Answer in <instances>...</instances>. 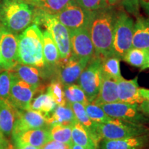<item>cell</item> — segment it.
I'll return each mask as SVG.
<instances>
[{
    "mask_svg": "<svg viewBox=\"0 0 149 149\" xmlns=\"http://www.w3.org/2000/svg\"><path fill=\"white\" fill-rule=\"evenodd\" d=\"M118 12L116 6H107L91 15L88 29L95 55L102 59L113 56V36Z\"/></svg>",
    "mask_w": 149,
    "mask_h": 149,
    "instance_id": "6da1fadb",
    "label": "cell"
},
{
    "mask_svg": "<svg viewBox=\"0 0 149 149\" xmlns=\"http://www.w3.org/2000/svg\"><path fill=\"white\" fill-rule=\"evenodd\" d=\"M18 62L42 68L46 66L43 53V34L36 24H31L18 36Z\"/></svg>",
    "mask_w": 149,
    "mask_h": 149,
    "instance_id": "7a4b0ae2",
    "label": "cell"
},
{
    "mask_svg": "<svg viewBox=\"0 0 149 149\" xmlns=\"http://www.w3.org/2000/svg\"><path fill=\"white\" fill-rule=\"evenodd\" d=\"M34 13L31 6L22 0L0 1V25L18 34L33 23Z\"/></svg>",
    "mask_w": 149,
    "mask_h": 149,
    "instance_id": "3957f363",
    "label": "cell"
},
{
    "mask_svg": "<svg viewBox=\"0 0 149 149\" xmlns=\"http://www.w3.org/2000/svg\"><path fill=\"white\" fill-rule=\"evenodd\" d=\"M35 24H42L49 31L58 48L60 59L68 58L71 55L70 31L60 23L53 15L46 14L34 10Z\"/></svg>",
    "mask_w": 149,
    "mask_h": 149,
    "instance_id": "277c9868",
    "label": "cell"
},
{
    "mask_svg": "<svg viewBox=\"0 0 149 149\" xmlns=\"http://www.w3.org/2000/svg\"><path fill=\"white\" fill-rule=\"evenodd\" d=\"M97 133L101 139H121L149 135V128L143 124L113 119L106 124H96Z\"/></svg>",
    "mask_w": 149,
    "mask_h": 149,
    "instance_id": "5b68a950",
    "label": "cell"
},
{
    "mask_svg": "<svg viewBox=\"0 0 149 149\" xmlns=\"http://www.w3.org/2000/svg\"><path fill=\"white\" fill-rule=\"evenodd\" d=\"M134 23L126 11L119 9L115 26L113 43V55L122 60L124 55L133 48Z\"/></svg>",
    "mask_w": 149,
    "mask_h": 149,
    "instance_id": "8992f818",
    "label": "cell"
},
{
    "mask_svg": "<svg viewBox=\"0 0 149 149\" xmlns=\"http://www.w3.org/2000/svg\"><path fill=\"white\" fill-rule=\"evenodd\" d=\"M102 59L95 55L88 61L78 79V85L86 94L89 103L97 95L102 80Z\"/></svg>",
    "mask_w": 149,
    "mask_h": 149,
    "instance_id": "52a82bcc",
    "label": "cell"
},
{
    "mask_svg": "<svg viewBox=\"0 0 149 149\" xmlns=\"http://www.w3.org/2000/svg\"><path fill=\"white\" fill-rule=\"evenodd\" d=\"M92 13L72 0L60 12L53 15L69 31H72L88 28Z\"/></svg>",
    "mask_w": 149,
    "mask_h": 149,
    "instance_id": "ba28073f",
    "label": "cell"
},
{
    "mask_svg": "<svg viewBox=\"0 0 149 149\" xmlns=\"http://www.w3.org/2000/svg\"><path fill=\"white\" fill-rule=\"evenodd\" d=\"M91 59L81 58L73 55L65 59H59L55 67L57 79L64 86L75 84Z\"/></svg>",
    "mask_w": 149,
    "mask_h": 149,
    "instance_id": "9c48e42d",
    "label": "cell"
},
{
    "mask_svg": "<svg viewBox=\"0 0 149 149\" xmlns=\"http://www.w3.org/2000/svg\"><path fill=\"white\" fill-rule=\"evenodd\" d=\"M10 89L9 104L15 109L30 110L31 104L37 91L18 78L10 70Z\"/></svg>",
    "mask_w": 149,
    "mask_h": 149,
    "instance_id": "30bf717a",
    "label": "cell"
},
{
    "mask_svg": "<svg viewBox=\"0 0 149 149\" xmlns=\"http://www.w3.org/2000/svg\"><path fill=\"white\" fill-rule=\"evenodd\" d=\"M18 36L0 25V54L3 70H10L19 64Z\"/></svg>",
    "mask_w": 149,
    "mask_h": 149,
    "instance_id": "8fae6325",
    "label": "cell"
},
{
    "mask_svg": "<svg viewBox=\"0 0 149 149\" xmlns=\"http://www.w3.org/2000/svg\"><path fill=\"white\" fill-rule=\"evenodd\" d=\"M100 107L112 118L143 124L148 121L139 111L138 104L115 102L102 104Z\"/></svg>",
    "mask_w": 149,
    "mask_h": 149,
    "instance_id": "7c38bea8",
    "label": "cell"
},
{
    "mask_svg": "<svg viewBox=\"0 0 149 149\" xmlns=\"http://www.w3.org/2000/svg\"><path fill=\"white\" fill-rule=\"evenodd\" d=\"M50 128L47 119L42 113L33 110H19L15 109V122L12 135L26 130Z\"/></svg>",
    "mask_w": 149,
    "mask_h": 149,
    "instance_id": "4fadbf2b",
    "label": "cell"
},
{
    "mask_svg": "<svg viewBox=\"0 0 149 149\" xmlns=\"http://www.w3.org/2000/svg\"><path fill=\"white\" fill-rule=\"evenodd\" d=\"M71 54L81 58L91 59L95 56V48L88 28L70 31Z\"/></svg>",
    "mask_w": 149,
    "mask_h": 149,
    "instance_id": "5bb4252c",
    "label": "cell"
},
{
    "mask_svg": "<svg viewBox=\"0 0 149 149\" xmlns=\"http://www.w3.org/2000/svg\"><path fill=\"white\" fill-rule=\"evenodd\" d=\"M138 77L126 79L122 77L117 81V92L119 102L130 104H140L144 99L139 93Z\"/></svg>",
    "mask_w": 149,
    "mask_h": 149,
    "instance_id": "9a60e30c",
    "label": "cell"
},
{
    "mask_svg": "<svg viewBox=\"0 0 149 149\" xmlns=\"http://www.w3.org/2000/svg\"><path fill=\"white\" fill-rule=\"evenodd\" d=\"M10 71L24 82L31 86L37 93H43L45 90V86L42 85V74L40 68L17 64Z\"/></svg>",
    "mask_w": 149,
    "mask_h": 149,
    "instance_id": "2e32d148",
    "label": "cell"
},
{
    "mask_svg": "<svg viewBox=\"0 0 149 149\" xmlns=\"http://www.w3.org/2000/svg\"><path fill=\"white\" fill-rule=\"evenodd\" d=\"M12 137L14 144H29L38 148L52 140L49 128L26 130L12 136Z\"/></svg>",
    "mask_w": 149,
    "mask_h": 149,
    "instance_id": "e0dca14e",
    "label": "cell"
},
{
    "mask_svg": "<svg viewBox=\"0 0 149 149\" xmlns=\"http://www.w3.org/2000/svg\"><path fill=\"white\" fill-rule=\"evenodd\" d=\"M99 144L100 149H148L149 135L121 139H102Z\"/></svg>",
    "mask_w": 149,
    "mask_h": 149,
    "instance_id": "ac0fdd59",
    "label": "cell"
},
{
    "mask_svg": "<svg viewBox=\"0 0 149 149\" xmlns=\"http://www.w3.org/2000/svg\"><path fill=\"white\" fill-rule=\"evenodd\" d=\"M115 102H119L117 81L103 72L100 91L92 103L100 106Z\"/></svg>",
    "mask_w": 149,
    "mask_h": 149,
    "instance_id": "d6986e66",
    "label": "cell"
},
{
    "mask_svg": "<svg viewBox=\"0 0 149 149\" xmlns=\"http://www.w3.org/2000/svg\"><path fill=\"white\" fill-rule=\"evenodd\" d=\"M133 48L149 51V17L139 15L134 23Z\"/></svg>",
    "mask_w": 149,
    "mask_h": 149,
    "instance_id": "ffe728a7",
    "label": "cell"
},
{
    "mask_svg": "<svg viewBox=\"0 0 149 149\" xmlns=\"http://www.w3.org/2000/svg\"><path fill=\"white\" fill-rule=\"evenodd\" d=\"M46 119L49 127L55 124L72 126L77 122L68 102L65 106H57L53 113Z\"/></svg>",
    "mask_w": 149,
    "mask_h": 149,
    "instance_id": "44dd1931",
    "label": "cell"
},
{
    "mask_svg": "<svg viewBox=\"0 0 149 149\" xmlns=\"http://www.w3.org/2000/svg\"><path fill=\"white\" fill-rule=\"evenodd\" d=\"M71 109L75 115L77 121L82 125L86 129L88 130L90 135L94 140L95 144L99 146L102 139L99 137L96 130V124L91 120L86 111L85 107L83 104L79 103L70 104Z\"/></svg>",
    "mask_w": 149,
    "mask_h": 149,
    "instance_id": "7402d4cb",
    "label": "cell"
},
{
    "mask_svg": "<svg viewBox=\"0 0 149 149\" xmlns=\"http://www.w3.org/2000/svg\"><path fill=\"white\" fill-rule=\"evenodd\" d=\"M43 34V53L46 65L55 68L59 62V53L55 41L48 30L42 32Z\"/></svg>",
    "mask_w": 149,
    "mask_h": 149,
    "instance_id": "603a6c76",
    "label": "cell"
},
{
    "mask_svg": "<svg viewBox=\"0 0 149 149\" xmlns=\"http://www.w3.org/2000/svg\"><path fill=\"white\" fill-rule=\"evenodd\" d=\"M15 122V109L8 102L0 100V131L6 137L12 135Z\"/></svg>",
    "mask_w": 149,
    "mask_h": 149,
    "instance_id": "cb8c5ba5",
    "label": "cell"
},
{
    "mask_svg": "<svg viewBox=\"0 0 149 149\" xmlns=\"http://www.w3.org/2000/svg\"><path fill=\"white\" fill-rule=\"evenodd\" d=\"M72 140L73 144L86 149H98L88 130L78 122L72 126Z\"/></svg>",
    "mask_w": 149,
    "mask_h": 149,
    "instance_id": "d4e9b609",
    "label": "cell"
},
{
    "mask_svg": "<svg viewBox=\"0 0 149 149\" xmlns=\"http://www.w3.org/2000/svg\"><path fill=\"white\" fill-rule=\"evenodd\" d=\"M72 0H37L30 5L34 10L46 14L55 15L62 10Z\"/></svg>",
    "mask_w": 149,
    "mask_h": 149,
    "instance_id": "484cf974",
    "label": "cell"
},
{
    "mask_svg": "<svg viewBox=\"0 0 149 149\" xmlns=\"http://www.w3.org/2000/svg\"><path fill=\"white\" fill-rule=\"evenodd\" d=\"M56 107V104L47 93H41L37 97L33 99L30 110L40 112L47 117L53 113Z\"/></svg>",
    "mask_w": 149,
    "mask_h": 149,
    "instance_id": "4316f807",
    "label": "cell"
},
{
    "mask_svg": "<svg viewBox=\"0 0 149 149\" xmlns=\"http://www.w3.org/2000/svg\"><path fill=\"white\" fill-rule=\"evenodd\" d=\"M49 133L52 140L70 146L73 144L72 140V126L55 124L50 126Z\"/></svg>",
    "mask_w": 149,
    "mask_h": 149,
    "instance_id": "83f0119b",
    "label": "cell"
},
{
    "mask_svg": "<svg viewBox=\"0 0 149 149\" xmlns=\"http://www.w3.org/2000/svg\"><path fill=\"white\" fill-rule=\"evenodd\" d=\"M149 51L139 48H131L124 55L122 60L127 64L137 68H142L147 61Z\"/></svg>",
    "mask_w": 149,
    "mask_h": 149,
    "instance_id": "f1b7e54d",
    "label": "cell"
},
{
    "mask_svg": "<svg viewBox=\"0 0 149 149\" xmlns=\"http://www.w3.org/2000/svg\"><path fill=\"white\" fill-rule=\"evenodd\" d=\"M120 60L115 56H110L102 59V71L117 81L122 77L120 70Z\"/></svg>",
    "mask_w": 149,
    "mask_h": 149,
    "instance_id": "f546056e",
    "label": "cell"
},
{
    "mask_svg": "<svg viewBox=\"0 0 149 149\" xmlns=\"http://www.w3.org/2000/svg\"><path fill=\"white\" fill-rule=\"evenodd\" d=\"M46 93L57 106H65L68 103L64 94V86L57 79H53L46 88Z\"/></svg>",
    "mask_w": 149,
    "mask_h": 149,
    "instance_id": "4dcf8cb0",
    "label": "cell"
},
{
    "mask_svg": "<svg viewBox=\"0 0 149 149\" xmlns=\"http://www.w3.org/2000/svg\"><path fill=\"white\" fill-rule=\"evenodd\" d=\"M64 94L69 104L79 103L86 106L89 103L84 92L78 84H74L64 86Z\"/></svg>",
    "mask_w": 149,
    "mask_h": 149,
    "instance_id": "1f68e13d",
    "label": "cell"
},
{
    "mask_svg": "<svg viewBox=\"0 0 149 149\" xmlns=\"http://www.w3.org/2000/svg\"><path fill=\"white\" fill-rule=\"evenodd\" d=\"M86 111L91 120L95 124H106L111 122L114 118L109 117L100 106L88 103L84 106Z\"/></svg>",
    "mask_w": 149,
    "mask_h": 149,
    "instance_id": "d6a6232c",
    "label": "cell"
},
{
    "mask_svg": "<svg viewBox=\"0 0 149 149\" xmlns=\"http://www.w3.org/2000/svg\"><path fill=\"white\" fill-rule=\"evenodd\" d=\"M10 70H3L0 72V100L9 103L10 89Z\"/></svg>",
    "mask_w": 149,
    "mask_h": 149,
    "instance_id": "836d02e7",
    "label": "cell"
},
{
    "mask_svg": "<svg viewBox=\"0 0 149 149\" xmlns=\"http://www.w3.org/2000/svg\"><path fill=\"white\" fill-rule=\"evenodd\" d=\"M74 1L86 10L94 12L102 9L108 6L107 0H74Z\"/></svg>",
    "mask_w": 149,
    "mask_h": 149,
    "instance_id": "e575fe53",
    "label": "cell"
},
{
    "mask_svg": "<svg viewBox=\"0 0 149 149\" xmlns=\"http://www.w3.org/2000/svg\"><path fill=\"white\" fill-rule=\"evenodd\" d=\"M121 5L128 13L137 17L139 15V6L138 0H121Z\"/></svg>",
    "mask_w": 149,
    "mask_h": 149,
    "instance_id": "d590c367",
    "label": "cell"
},
{
    "mask_svg": "<svg viewBox=\"0 0 149 149\" xmlns=\"http://www.w3.org/2000/svg\"><path fill=\"white\" fill-rule=\"evenodd\" d=\"M40 149H70V146L55 140H50L43 145Z\"/></svg>",
    "mask_w": 149,
    "mask_h": 149,
    "instance_id": "8d00e7d4",
    "label": "cell"
},
{
    "mask_svg": "<svg viewBox=\"0 0 149 149\" xmlns=\"http://www.w3.org/2000/svg\"><path fill=\"white\" fill-rule=\"evenodd\" d=\"M12 146L7 137L0 131V149H10Z\"/></svg>",
    "mask_w": 149,
    "mask_h": 149,
    "instance_id": "74e56055",
    "label": "cell"
},
{
    "mask_svg": "<svg viewBox=\"0 0 149 149\" xmlns=\"http://www.w3.org/2000/svg\"><path fill=\"white\" fill-rule=\"evenodd\" d=\"M139 109L143 114L149 116V100L144 99V101L139 104Z\"/></svg>",
    "mask_w": 149,
    "mask_h": 149,
    "instance_id": "f35d334b",
    "label": "cell"
},
{
    "mask_svg": "<svg viewBox=\"0 0 149 149\" xmlns=\"http://www.w3.org/2000/svg\"><path fill=\"white\" fill-rule=\"evenodd\" d=\"M139 6L149 16V0H138Z\"/></svg>",
    "mask_w": 149,
    "mask_h": 149,
    "instance_id": "ab89813d",
    "label": "cell"
},
{
    "mask_svg": "<svg viewBox=\"0 0 149 149\" xmlns=\"http://www.w3.org/2000/svg\"><path fill=\"white\" fill-rule=\"evenodd\" d=\"M14 149H40L29 144H14Z\"/></svg>",
    "mask_w": 149,
    "mask_h": 149,
    "instance_id": "60d3db41",
    "label": "cell"
},
{
    "mask_svg": "<svg viewBox=\"0 0 149 149\" xmlns=\"http://www.w3.org/2000/svg\"><path fill=\"white\" fill-rule=\"evenodd\" d=\"M139 93L143 98L149 100V89L139 88Z\"/></svg>",
    "mask_w": 149,
    "mask_h": 149,
    "instance_id": "b9f144b4",
    "label": "cell"
},
{
    "mask_svg": "<svg viewBox=\"0 0 149 149\" xmlns=\"http://www.w3.org/2000/svg\"><path fill=\"white\" fill-rule=\"evenodd\" d=\"M109 6H117L121 3V0H107Z\"/></svg>",
    "mask_w": 149,
    "mask_h": 149,
    "instance_id": "7bdbcfd3",
    "label": "cell"
},
{
    "mask_svg": "<svg viewBox=\"0 0 149 149\" xmlns=\"http://www.w3.org/2000/svg\"><path fill=\"white\" fill-rule=\"evenodd\" d=\"M149 68V54H148V59H147V61L146 64H144V66L142 67V68H140V70H146V69H148Z\"/></svg>",
    "mask_w": 149,
    "mask_h": 149,
    "instance_id": "ee69618b",
    "label": "cell"
},
{
    "mask_svg": "<svg viewBox=\"0 0 149 149\" xmlns=\"http://www.w3.org/2000/svg\"><path fill=\"white\" fill-rule=\"evenodd\" d=\"M70 149H86V148H84V147L81 146H79V145L72 144L71 146H70Z\"/></svg>",
    "mask_w": 149,
    "mask_h": 149,
    "instance_id": "f6af8a7d",
    "label": "cell"
},
{
    "mask_svg": "<svg viewBox=\"0 0 149 149\" xmlns=\"http://www.w3.org/2000/svg\"><path fill=\"white\" fill-rule=\"evenodd\" d=\"M22 1H24V2L27 3L28 4L31 5L33 3H34L35 1H36L37 0H22Z\"/></svg>",
    "mask_w": 149,
    "mask_h": 149,
    "instance_id": "bcb514c9",
    "label": "cell"
},
{
    "mask_svg": "<svg viewBox=\"0 0 149 149\" xmlns=\"http://www.w3.org/2000/svg\"><path fill=\"white\" fill-rule=\"evenodd\" d=\"M0 69H2V63H1V54H0Z\"/></svg>",
    "mask_w": 149,
    "mask_h": 149,
    "instance_id": "7dc6e473",
    "label": "cell"
},
{
    "mask_svg": "<svg viewBox=\"0 0 149 149\" xmlns=\"http://www.w3.org/2000/svg\"><path fill=\"white\" fill-rule=\"evenodd\" d=\"M10 149H14V148H13V146L12 147H11V148H10Z\"/></svg>",
    "mask_w": 149,
    "mask_h": 149,
    "instance_id": "c3c4849f",
    "label": "cell"
},
{
    "mask_svg": "<svg viewBox=\"0 0 149 149\" xmlns=\"http://www.w3.org/2000/svg\"><path fill=\"white\" fill-rule=\"evenodd\" d=\"M148 149H149V146H148Z\"/></svg>",
    "mask_w": 149,
    "mask_h": 149,
    "instance_id": "681fc988",
    "label": "cell"
},
{
    "mask_svg": "<svg viewBox=\"0 0 149 149\" xmlns=\"http://www.w3.org/2000/svg\"><path fill=\"white\" fill-rule=\"evenodd\" d=\"M0 1H1V0H0Z\"/></svg>",
    "mask_w": 149,
    "mask_h": 149,
    "instance_id": "f907efd6",
    "label": "cell"
},
{
    "mask_svg": "<svg viewBox=\"0 0 149 149\" xmlns=\"http://www.w3.org/2000/svg\"><path fill=\"white\" fill-rule=\"evenodd\" d=\"M0 70H1V69H0Z\"/></svg>",
    "mask_w": 149,
    "mask_h": 149,
    "instance_id": "816d5d0a",
    "label": "cell"
}]
</instances>
